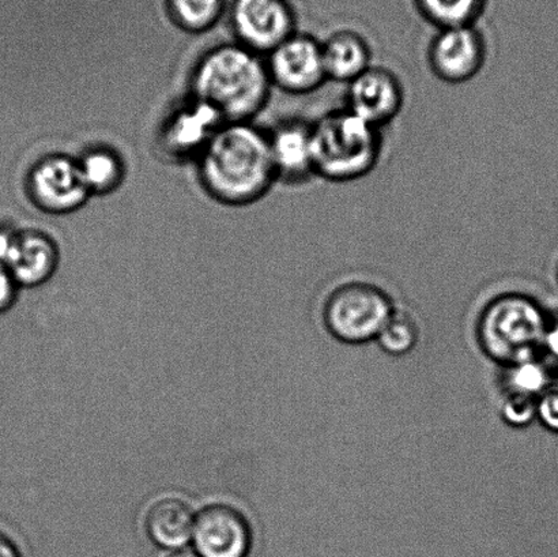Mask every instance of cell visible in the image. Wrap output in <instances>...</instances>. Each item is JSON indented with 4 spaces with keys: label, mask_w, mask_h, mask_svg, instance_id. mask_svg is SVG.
I'll return each mask as SVG.
<instances>
[{
    "label": "cell",
    "mask_w": 558,
    "mask_h": 557,
    "mask_svg": "<svg viewBox=\"0 0 558 557\" xmlns=\"http://www.w3.org/2000/svg\"><path fill=\"white\" fill-rule=\"evenodd\" d=\"M201 178L226 204L260 198L277 179L269 136L245 122L218 130L202 155Z\"/></svg>",
    "instance_id": "obj_1"
},
{
    "label": "cell",
    "mask_w": 558,
    "mask_h": 557,
    "mask_svg": "<svg viewBox=\"0 0 558 557\" xmlns=\"http://www.w3.org/2000/svg\"><path fill=\"white\" fill-rule=\"evenodd\" d=\"M272 85L269 69L247 47L213 49L196 64V100L209 104L222 119L245 122L265 107Z\"/></svg>",
    "instance_id": "obj_2"
},
{
    "label": "cell",
    "mask_w": 558,
    "mask_h": 557,
    "mask_svg": "<svg viewBox=\"0 0 558 557\" xmlns=\"http://www.w3.org/2000/svg\"><path fill=\"white\" fill-rule=\"evenodd\" d=\"M316 177L349 183L368 177L380 160L381 130L350 112L333 109L312 124Z\"/></svg>",
    "instance_id": "obj_3"
},
{
    "label": "cell",
    "mask_w": 558,
    "mask_h": 557,
    "mask_svg": "<svg viewBox=\"0 0 558 557\" xmlns=\"http://www.w3.org/2000/svg\"><path fill=\"white\" fill-rule=\"evenodd\" d=\"M548 326L537 300L523 293L499 294L480 314L478 343L486 356L511 367L537 358Z\"/></svg>",
    "instance_id": "obj_4"
},
{
    "label": "cell",
    "mask_w": 558,
    "mask_h": 557,
    "mask_svg": "<svg viewBox=\"0 0 558 557\" xmlns=\"http://www.w3.org/2000/svg\"><path fill=\"white\" fill-rule=\"evenodd\" d=\"M396 313L385 289L375 283H342L328 294L323 322L328 332L344 343H364L379 337Z\"/></svg>",
    "instance_id": "obj_5"
},
{
    "label": "cell",
    "mask_w": 558,
    "mask_h": 557,
    "mask_svg": "<svg viewBox=\"0 0 558 557\" xmlns=\"http://www.w3.org/2000/svg\"><path fill=\"white\" fill-rule=\"evenodd\" d=\"M253 542V528L238 507L217 501L196 512L191 543L199 557H248Z\"/></svg>",
    "instance_id": "obj_6"
},
{
    "label": "cell",
    "mask_w": 558,
    "mask_h": 557,
    "mask_svg": "<svg viewBox=\"0 0 558 557\" xmlns=\"http://www.w3.org/2000/svg\"><path fill=\"white\" fill-rule=\"evenodd\" d=\"M486 41L475 25L437 31L428 47L432 73L446 84L472 81L483 70Z\"/></svg>",
    "instance_id": "obj_7"
},
{
    "label": "cell",
    "mask_w": 558,
    "mask_h": 557,
    "mask_svg": "<svg viewBox=\"0 0 558 557\" xmlns=\"http://www.w3.org/2000/svg\"><path fill=\"white\" fill-rule=\"evenodd\" d=\"M272 84L290 95H308L327 81L322 43L310 35L294 33L270 52Z\"/></svg>",
    "instance_id": "obj_8"
},
{
    "label": "cell",
    "mask_w": 558,
    "mask_h": 557,
    "mask_svg": "<svg viewBox=\"0 0 558 557\" xmlns=\"http://www.w3.org/2000/svg\"><path fill=\"white\" fill-rule=\"evenodd\" d=\"M233 26L244 47L256 53L275 51L295 33L294 14L284 0H236Z\"/></svg>",
    "instance_id": "obj_9"
},
{
    "label": "cell",
    "mask_w": 558,
    "mask_h": 557,
    "mask_svg": "<svg viewBox=\"0 0 558 557\" xmlns=\"http://www.w3.org/2000/svg\"><path fill=\"white\" fill-rule=\"evenodd\" d=\"M33 201L49 213H69L85 204L87 190L78 161L69 156H48L37 162L29 177Z\"/></svg>",
    "instance_id": "obj_10"
},
{
    "label": "cell",
    "mask_w": 558,
    "mask_h": 557,
    "mask_svg": "<svg viewBox=\"0 0 558 557\" xmlns=\"http://www.w3.org/2000/svg\"><path fill=\"white\" fill-rule=\"evenodd\" d=\"M404 90L398 76L385 68H371L349 82L347 107L366 123L385 128L401 113Z\"/></svg>",
    "instance_id": "obj_11"
},
{
    "label": "cell",
    "mask_w": 558,
    "mask_h": 557,
    "mask_svg": "<svg viewBox=\"0 0 558 557\" xmlns=\"http://www.w3.org/2000/svg\"><path fill=\"white\" fill-rule=\"evenodd\" d=\"M2 265L14 278L16 286H41L57 270V245L43 233L15 232L13 244Z\"/></svg>",
    "instance_id": "obj_12"
},
{
    "label": "cell",
    "mask_w": 558,
    "mask_h": 557,
    "mask_svg": "<svg viewBox=\"0 0 558 557\" xmlns=\"http://www.w3.org/2000/svg\"><path fill=\"white\" fill-rule=\"evenodd\" d=\"M269 138L277 179L299 184L316 177L312 124L284 123Z\"/></svg>",
    "instance_id": "obj_13"
},
{
    "label": "cell",
    "mask_w": 558,
    "mask_h": 557,
    "mask_svg": "<svg viewBox=\"0 0 558 557\" xmlns=\"http://www.w3.org/2000/svg\"><path fill=\"white\" fill-rule=\"evenodd\" d=\"M196 512L187 500L166 496L151 504L144 518L146 536L156 547L184 549L193 540Z\"/></svg>",
    "instance_id": "obj_14"
},
{
    "label": "cell",
    "mask_w": 558,
    "mask_h": 557,
    "mask_svg": "<svg viewBox=\"0 0 558 557\" xmlns=\"http://www.w3.org/2000/svg\"><path fill=\"white\" fill-rule=\"evenodd\" d=\"M222 117L209 104L196 100L194 106L179 111L169 120L163 133L168 149L189 155L204 150L220 130Z\"/></svg>",
    "instance_id": "obj_15"
},
{
    "label": "cell",
    "mask_w": 558,
    "mask_h": 557,
    "mask_svg": "<svg viewBox=\"0 0 558 557\" xmlns=\"http://www.w3.org/2000/svg\"><path fill=\"white\" fill-rule=\"evenodd\" d=\"M327 80L349 84L372 65V49L360 33L350 29L333 32L322 43Z\"/></svg>",
    "instance_id": "obj_16"
},
{
    "label": "cell",
    "mask_w": 558,
    "mask_h": 557,
    "mask_svg": "<svg viewBox=\"0 0 558 557\" xmlns=\"http://www.w3.org/2000/svg\"><path fill=\"white\" fill-rule=\"evenodd\" d=\"M426 22L440 29L472 26L484 14L486 0H414Z\"/></svg>",
    "instance_id": "obj_17"
},
{
    "label": "cell",
    "mask_w": 558,
    "mask_h": 557,
    "mask_svg": "<svg viewBox=\"0 0 558 557\" xmlns=\"http://www.w3.org/2000/svg\"><path fill=\"white\" fill-rule=\"evenodd\" d=\"M82 179L90 194L112 191L123 177L122 161L117 153L108 149L86 152L78 161Z\"/></svg>",
    "instance_id": "obj_18"
},
{
    "label": "cell",
    "mask_w": 558,
    "mask_h": 557,
    "mask_svg": "<svg viewBox=\"0 0 558 557\" xmlns=\"http://www.w3.org/2000/svg\"><path fill=\"white\" fill-rule=\"evenodd\" d=\"M550 384V371L548 364L537 358L524 360V362L507 367L505 375V389L507 396H517L538 400Z\"/></svg>",
    "instance_id": "obj_19"
},
{
    "label": "cell",
    "mask_w": 558,
    "mask_h": 557,
    "mask_svg": "<svg viewBox=\"0 0 558 557\" xmlns=\"http://www.w3.org/2000/svg\"><path fill=\"white\" fill-rule=\"evenodd\" d=\"M174 22L189 32H204L221 14L222 0H169Z\"/></svg>",
    "instance_id": "obj_20"
},
{
    "label": "cell",
    "mask_w": 558,
    "mask_h": 557,
    "mask_svg": "<svg viewBox=\"0 0 558 557\" xmlns=\"http://www.w3.org/2000/svg\"><path fill=\"white\" fill-rule=\"evenodd\" d=\"M418 338L420 329L413 316L404 311H396L376 340L383 351L392 356H402L413 351Z\"/></svg>",
    "instance_id": "obj_21"
},
{
    "label": "cell",
    "mask_w": 558,
    "mask_h": 557,
    "mask_svg": "<svg viewBox=\"0 0 558 557\" xmlns=\"http://www.w3.org/2000/svg\"><path fill=\"white\" fill-rule=\"evenodd\" d=\"M501 416L512 427H526L537 417V400L507 396L501 407Z\"/></svg>",
    "instance_id": "obj_22"
},
{
    "label": "cell",
    "mask_w": 558,
    "mask_h": 557,
    "mask_svg": "<svg viewBox=\"0 0 558 557\" xmlns=\"http://www.w3.org/2000/svg\"><path fill=\"white\" fill-rule=\"evenodd\" d=\"M537 417L546 428L558 433V390L545 391L538 398Z\"/></svg>",
    "instance_id": "obj_23"
},
{
    "label": "cell",
    "mask_w": 558,
    "mask_h": 557,
    "mask_svg": "<svg viewBox=\"0 0 558 557\" xmlns=\"http://www.w3.org/2000/svg\"><path fill=\"white\" fill-rule=\"evenodd\" d=\"M16 282L5 267L0 264V314L14 304L16 298Z\"/></svg>",
    "instance_id": "obj_24"
},
{
    "label": "cell",
    "mask_w": 558,
    "mask_h": 557,
    "mask_svg": "<svg viewBox=\"0 0 558 557\" xmlns=\"http://www.w3.org/2000/svg\"><path fill=\"white\" fill-rule=\"evenodd\" d=\"M543 349L550 363L558 367V320L549 324L544 338Z\"/></svg>",
    "instance_id": "obj_25"
},
{
    "label": "cell",
    "mask_w": 558,
    "mask_h": 557,
    "mask_svg": "<svg viewBox=\"0 0 558 557\" xmlns=\"http://www.w3.org/2000/svg\"><path fill=\"white\" fill-rule=\"evenodd\" d=\"M0 557H22L16 544L5 534L0 533Z\"/></svg>",
    "instance_id": "obj_26"
},
{
    "label": "cell",
    "mask_w": 558,
    "mask_h": 557,
    "mask_svg": "<svg viewBox=\"0 0 558 557\" xmlns=\"http://www.w3.org/2000/svg\"><path fill=\"white\" fill-rule=\"evenodd\" d=\"M167 557H199L194 553V550H174V553H171V555H168Z\"/></svg>",
    "instance_id": "obj_27"
},
{
    "label": "cell",
    "mask_w": 558,
    "mask_h": 557,
    "mask_svg": "<svg viewBox=\"0 0 558 557\" xmlns=\"http://www.w3.org/2000/svg\"><path fill=\"white\" fill-rule=\"evenodd\" d=\"M557 280H558V265H557Z\"/></svg>",
    "instance_id": "obj_28"
}]
</instances>
